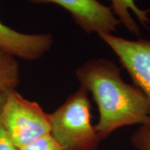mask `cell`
I'll return each mask as SVG.
<instances>
[{"instance_id": "obj_7", "label": "cell", "mask_w": 150, "mask_h": 150, "mask_svg": "<svg viewBox=\"0 0 150 150\" xmlns=\"http://www.w3.org/2000/svg\"><path fill=\"white\" fill-rule=\"evenodd\" d=\"M111 8L114 15L129 32L134 35L139 36L141 29L135 21L131 13L137 17L138 20L142 26L149 28L150 19L148 17V11L139 8L135 4V0H110Z\"/></svg>"}, {"instance_id": "obj_6", "label": "cell", "mask_w": 150, "mask_h": 150, "mask_svg": "<svg viewBox=\"0 0 150 150\" xmlns=\"http://www.w3.org/2000/svg\"><path fill=\"white\" fill-rule=\"evenodd\" d=\"M53 43L51 33H23L0 21V49L15 58L37 60L50 51Z\"/></svg>"}, {"instance_id": "obj_2", "label": "cell", "mask_w": 150, "mask_h": 150, "mask_svg": "<svg viewBox=\"0 0 150 150\" xmlns=\"http://www.w3.org/2000/svg\"><path fill=\"white\" fill-rule=\"evenodd\" d=\"M88 92L81 87L49 113L50 134L62 150H95L101 142L91 123Z\"/></svg>"}, {"instance_id": "obj_8", "label": "cell", "mask_w": 150, "mask_h": 150, "mask_svg": "<svg viewBox=\"0 0 150 150\" xmlns=\"http://www.w3.org/2000/svg\"><path fill=\"white\" fill-rule=\"evenodd\" d=\"M19 83V64L16 58L0 49V93L16 89Z\"/></svg>"}, {"instance_id": "obj_11", "label": "cell", "mask_w": 150, "mask_h": 150, "mask_svg": "<svg viewBox=\"0 0 150 150\" xmlns=\"http://www.w3.org/2000/svg\"><path fill=\"white\" fill-rule=\"evenodd\" d=\"M4 93H0V105ZM0 150H18L11 142L8 136L6 134L5 130L3 128L1 122H0Z\"/></svg>"}, {"instance_id": "obj_5", "label": "cell", "mask_w": 150, "mask_h": 150, "mask_svg": "<svg viewBox=\"0 0 150 150\" xmlns=\"http://www.w3.org/2000/svg\"><path fill=\"white\" fill-rule=\"evenodd\" d=\"M33 4H55L68 11L75 23L86 33L98 35L116 32L119 21L111 7L98 0H27Z\"/></svg>"}, {"instance_id": "obj_3", "label": "cell", "mask_w": 150, "mask_h": 150, "mask_svg": "<svg viewBox=\"0 0 150 150\" xmlns=\"http://www.w3.org/2000/svg\"><path fill=\"white\" fill-rule=\"evenodd\" d=\"M0 122L18 149L38 138L50 134L49 113L36 102L13 89L4 94L0 105Z\"/></svg>"}, {"instance_id": "obj_1", "label": "cell", "mask_w": 150, "mask_h": 150, "mask_svg": "<svg viewBox=\"0 0 150 150\" xmlns=\"http://www.w3.org/2000/svg\"><path fill=\"white\" fill-rule=\"evenodd\" d=\"M76 78L81 87L90 92L99 111L94 125L101 141L129 125L143 124L149 118L144 93L121 77V69L106 59H90L79 67Z\"/></svg>"}, {"instance_id": "obj_9", "label": "cell", "mask_w": 150, "mask_h": 150, "mask_svg": "<svg viewBox=\"0 0 150 150\" xmlns=\"http://www.w3.org/2000/svg\"><path fill=\"white\" fill-rule=\"evenodd\" d=\"M130 144L136 150H150V117L131 135Z\"/></svg>"}, {"instance_id": "obj_10", "label": "cell", "mask_w": 150, "mask_h": 150, "mask_svg": "<svg viewBox=\"0 0 150 150\" xmlns=\"http://www.w3.org/2000/svg\"><path fill=\"white\" fill-rule=\"evenodd\" d=\"M18 150H62V149L51 134H48L38 138Z\"/></svg>"}, {"instance_id": "obj_4", "label": "cell", "mask_w": 150, "mask_h": 150, "mask_svg": "<svg viewBox=\"0 0 150 150\" xmlns=\"http://www.w3.org/2000/svg\"><path fill=\"white\" fill-rule=\"evenodd\" d=\"M98 36L116 54L134 85L144 93L150 117V40H130L112 33Z\"/></svg>"}]
</instances>
